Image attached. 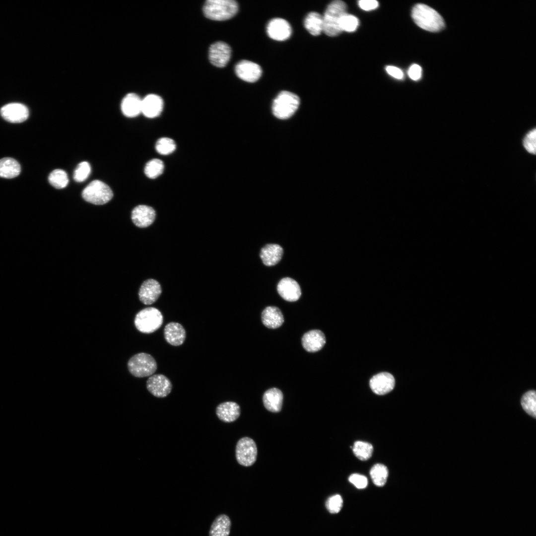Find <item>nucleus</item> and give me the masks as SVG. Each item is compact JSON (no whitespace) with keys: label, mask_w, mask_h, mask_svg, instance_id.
<instances>
[{"label":"nucleus","mask_w":536,"mask_h":536,"mask_svg":"<svg viewBox=\"0 0 536 536\" xmlns=\"http://www.w3.org/2000/svg\"><path fill=\"white\" fill-rule=\"evenodd\" d=\"M411 16L417 25L430 32L439 31L444 28L445 22L441 15L435 9L422 3L414 6Z\"/></svg>","instance_id":"1"},{"label":"nucleus","mask_w":536,"mask_h":536,"mask_svg":"<svg viewBox=\"0 0 536 536\" xmlns=\"http://www.w3.org/2000/svg\"><path fill=\"white\" fill-rule=\"evenodd\" d=\"M346 3L340 0L331 2L323 16V32L328 36L334 37L342 31L339 27L341 17L346 12Z\"/></svg>","instance_id":"2"},{"label":"nucleus","mask_w":536,"mask_h":536,"mask_svg":"<svg viewBox=\"0 0 536 536\" xmlns=\"http://www.w3.org/2000/svg\"><path fill=\"white\" fill-rule=\"evenodd\" d=\"M238 5L233 0H208L203 7L204 15L214 20L231 18L237 12Z\"/></svg>","instance_id":"3"},{"label":"nucleus","mask_w":536,"mask_h":536,"mask_svg":"<svg viewBox=\"0 0 536 536\" xmlns=\"http://www.w3.org/2000/svg\"><path fill=\"white\" fill-rule=\"evenodd\" d=\"M300 99L295 94L288 91L280 92L273 100L272 111L280 119L291 117L298 108Z\"/></svg>","instance_id":"4"},{"label":"nucleus","mask_w":536,"mask_h":536,"mask_svg":"<svg viewBox=\"0 0 536 536\" xmlns=\"http://www.w3.org/2000/svg\"><path fill=\"white\" fill-rule=\"evenodd\" d=\"M163 321V316L158 309L148 307L141 310L136 315L134 325L139 332L150 334L160 328Z\"/></svg>","instance_id":"5"},{"label":"nucleus","mask_w":536,"mask_h":536,"mask_svg":"<svg viewBox=\"0 0 536 536\" xmlns=\"http://www.w3.org/2000/svg\"><path fill=\"white\" fill-rule=\"evenodd\" d=\"M82 196L86 201L96 205L109 202L113 197L110 188L104 182L96 180L90 182L83 190Z\"/></svg>","instance_id":"6"},{"label":"nucleus","mask_w":536,"mask_h":536,"mask_svg":"<svg viewBox=\"0 0 536 536\" xmlns=\"http://www.w3.org/2000/svg\"><path fill=\"white\" fill-rule=\"evenodd\" d=\"M130 372L136 377L151 376L156 370L157 363L154 358L146 353H139L132 356L128 361Z\"/></svg>","instance_id":"7"},{"label":"nucleus","mask_w":536,"mask_h":536,"mask_svg":"<svg viewBox=\"0 0 536 536\" xmlns=\"http://www.w3.org/2000/svg\"><path fill=\"white\" fill-rule=\"evenodd\" d=\"M238 463L243 466L249 467L256 462L257 448L254 441L249 437H243L237 442L235 450Z\"/></svg>","instance_id":"8"},{"label":"nucleus","mask_w":536,"mask_h":536,"mask_svg":"<svg viewBox=\"0 0 536 536\" xmlns=\"http://www.w3.org/2000/svg\"><path fill=\"white\" fill-rule=\"evenodd\" d=\"M146 388L154 396L164 398L170 393L172 386L170 380L164 375L155 374L147 380Z\"/></svg>","instance_id":"9"},{"label":"nucleus","mask_w":536,"mask_h":536,"mask_svg":"<svg viewBox=\"0 0 536 536\" xmlns=\"http://www.w3.org/2000/svg\"><path fill=\"white\" fill-rule=\"evenodd\" d=\"M231 50L230 46L223 42L212 44L209 49V60L215 67H223L230 60Z\"/></svg>","instance_id":"10"},{"label":"nucleus","mask_w":536,"mask_h":536,"mask_svg":"<svg viewBox=\"0 0 536 536\" xmlns=\"http://www.w3.org/2000/svg\"><path fill=\"white\" fill-rule=\"evenodd\" d=\"M235 70L239 78L248 82H256L262 73V68L259 65L248 60H242L238 63Z\"/></svg>","instance_id":"11"},{"label":"nucleus","mask_w":536,"mask_h":536,"mask_svg":"<svg viewBox=\"0 0 536 536\" xmlns=\"http://www.w3.org/2000/svg\"><path fill=\"white\" fill-rule=\"evenodd\" d=\"M267 32L270 38L282 41L288 39L290 37L292 30L290 25L286 20L280 18H275L268 23L267 26Z\"/></svg>","instance_id":"12"},{"label":"nucleus","mask_w":536,"mask_h":536,"mask_svg":"<svg viewBox=\"0 0 536 536\" xmlns=\"http://www.w3.org/2000/svg\"><path fill=\"white\" fill-rule=\"evenodd\" d=\"M2 117L7 122L20 123L25 121L28 117L29 111L24 105L18 103L6 104L0 109Z\"/></svg>","instance_id":"13"},{"label":"nucleus","mask_w":536,"mask_h":536,"mask_svg":"<svg viewBox=\"0 0 536 536\" xmlns=\"http://www.w3.org/2000/svg\"><path fill=\"white\" fill-rule=\"evenodd\" d=\"M161 292L159 283L155 279H148L142 283L139 288V298L143 304L150 305L158 299Z\"/></svg>","instance_id":"14"},{"label":"nucleus","mask_w":536,"mask_h":536,"mask_svg":"<svg viewBox=\"0 0 536 536\" xmlns=\"http://www.w3.org/2000/svg\"><path fill=\"white\" fill-rule=\"evenodd\" d=\"M395 385L393 376L388 372H382L374 376L370 381L372 391L378 395H384L392 391Z\"/></svg>","instance_id":"15"},{"label":"nucleus","mask_w":536,"mask_h":536,"mask_svg":"<svg viewBox=\"0 0 536 536\" xmlns=\"http://www.w3.org/2000/svg\"><path fill=\"white\" fill-rule=\"evenodd\" d=\"M277 290L283 299L289 302L297 301L301 295V288L298 282L289 277L281 279L278 283Z\"/></svg>","instance_id":"16"},{"label":"nucleus","mask_w":536,"mask_h":536,"mask_svg":"<svg viewBox=\"0 0 536 536\" xmlns=\"http://www.w3.org/2000/svg\"><path fill=\"white\" fill-rule=\"evenodd\" d=\"M155 211L151 206L139 205L132 212V220L137 227L145 228L150 225L154 221Z\"/></svg>","instance_id":"17"},{"label":"nucleus","mask_w":536,"mask_h":536,"mask_svg":"<svg viewBox=\"0 0 536 536\" xmlns=\"http://www.w3.org/2000/svg\"><path fill=\"white\" fill-rule=\"evenodd\" d=\"M326 343L324 333L319 330H313L306 333L302 338L303 348L308 352H315L321 350Z\"/></svg>","instance_id":"18"},{"label":"nucleus","mask_w":536,"mask_h":536,"mask_svg":"<svg viewBox=\"0 0 536 536\" xmlns=\"http://www.w3.org/2000/svg\"><path fill=\"white\" fill-rule=\"evenodd\" d=\"M163 107V101L157 95L149 94L142 99L141 113L147 118H153L158 116Z\"/></svg>","instance_id":"19"},{"label":"nucleus","mask_w":536,"mask_h":536,"mask_svg":"<svg viewBox=\"0 0 536 536\" xmlns=\"http://www.w3.org/2000/svg\"><path fill=\"white\" fill-rule=\"evenodd\" d=\"M164 337L168 343L174 346L182 344L186 338V331L178 323L170 322L164 330Z\"/></svg>","instance_id":"20"},{"label":"nucleus","mask_w":536,"mask_h":536,"mask_svg":"<svg viewBox=\"0 0 536 536\" xmlns=\"http://www.w3.org/2000/svg\"><path fill=\"white\" fill-rule=\"evenodd\" d=\"M142 99L136 94L129 93L121 102V108L123 114L127 117L133 118L141 113Z\"/></svg>","instance_id":"21"},{"label":"nucleus","mask_w":536,"mask_h":536,"mask_svg":"<svg viewBox=\"0 0 536 536\" xmlns=\"http://www.w3.org/2000/svg\"><path fill=\"white\" fill-rule=\"evenodd\" d=\"M216 414L221 421L229 423L235 421L240 415V407L233 402L221 403L216 408Z\"/></svg>","instance_id":"22"},{"label":"nucleus","mask_w":536,"mask_h":536,"mask_svg":"<svg viewBox=\"0 0 536 536\" xmlns=\"http://www.w3.org/2000/svg\"><path fill=\"white\" fill-rule=\"evenodd\" d=\"M282 255L283 249L280 245L269 244L261 249L260 256L265 265L272 266L280 261Z\"/></svg>","instance_id":"23"},{"label":"nucleus","mask_w":536,"mask_h":536,"mask_svg":"<svg viewBox=\"0 0 536 536\" xmlns=\"http://www.w3.org/2000/svg\"><path fill=\"white\" fill-rule=\"evenodd\" d=\"M263 400L264 406L267 410L272 412H277L281 409L283 394L280 390L275 388H271L265 392Z\"/></svg>","instance_id":"24"},{"label":"nucleus","mask_w":536,"mask_h":536,"mask_svg":"<svg viewBox=\"0 0 536 536\" xmlns=\"http://www.w3.org/2000/svg\"><path fill=\"white\" fill-rule=\"evenodd\" d=\"M262 321L267 328L276 329L282 325L284 318L279 308L275 306H268L262 312Z\"/></svg>","instance_id":"25"},{"label":"nucleus","mask_w":536,"mask_h":536,"mask_svg":"<svg viewBox=\"0 0 536 536\" xmlns=\"http://www.w3.org/2000/svg\"><path fill=\"white\" fill-rule=\"evenodd\" d=\"M231 526L229 517L220 514L213 521L209 531V536H229Z\"/></svg>","instance_id":"26"},{"label":"nucleus","mask_w":536,"mask_h":536,"mask_svg":"<svg viewBox=\"0 0 536 536\" xmlns=\"http://www.w3.org/2000/svg\"><path fill=\"white\" fill-rule=\"evenodd\" d=\"M19 163L14 159L5 157L0 159V177L11 179L17 177L20 173Z\"/></svg>","instance_id":"27"},{"label":"nucleus","mask_w":536,"mask_h":536,"mask_svg":"<svg viewBox=\"0 0 536 536\" xmlns=\"http://www.w3.org/2000/svg\"><path fill=\"white\" fill-rule=\"evenodd\" d=\"M304 25L311 35L318 36L323 32V16L318 12H311L305 17Z\"/></svg>","instance_id":"28"},{"label":"nucleus","mask_w":536,"mask_h":536,"mask_svg":"<svg viewBox=\"0 0 536 536\" xmlns=\"http://www.w3.org/2000/svg\"><path fill=\"white\" fill-rule=\"evenodd\" d=\"M372 481L376 486H384L388 476V469L386 466L381 464L374 465L370 471Z\"/></svg>","instance_id":"29"},{"label":"nucleus","mask_w":536,"mask_h":536,"mask_svg":"<svg viewBox=\"0 0 536 536\" xmlns=\"http://www.w3.org/2000/svg\"><path fill=\"white\" fill-rule=\"evenodd\" d=\"M521 405L524 410L530 415L536 417V395L534 390L525 393L521 398Z\"/></svg>","instance_id":"30"},{"label":"nucleus","mask_w":536,"mask_h":536,"mask_svg":"<svg viewBox=\"0 0 536 536\" xmlns=\"http://www.w3.org/2000/svg\"><path fill=\"white\" fill-rule=\"evenodd\" d=\"M352 450L358 459L361 461H366L371 457L373 447L368 442L357 441L354 443Z\"/></svg>","instance_id":"31"},{"label":"nucleus","mask_w":536,"mask_h":536,"mask_svg":"<svg viewBox=\"0 0 536 536\" xmlns=\"http://www.w3.org/2000/svg\"><path fill=\"white\" fill-rule=\"evenodd\" d=\"M49 183L56 189H61L65 188L68 183V178L67 173L62 169L53 170L48 177Z\"/></svg>","instance_id":"32"},{"label":"nucleus","mask_w":536,"mask_h":536,"mask_svg":"<svg viewBox=\"0 0 536 536\" xmlns=\"http://www.w3.org/2000/svg\"><path fill=\"white\" fill-rule=\"evenodd\" d=\"M163 162L159 159H153L148 161L144 167V173L150 179H155L160 176L164 170Z\"/></svg>","instance_id":"33"},{"label":"nucleus","mask_w":536,"mask_h":536,"mask_svg":"<svg viewBox=\"0 0 536 536\" xmlns=\"http://www.w3.org/2000/svg\"><path fill=\"white\" fill-rule=\"evenodd\" d=\"M524 149L529 153L536 155V128L528 131L522 139Z\"/></svg>","instance_id":"34"},{"label":"nucleus","mask_w":536,"mask_h":536,"mask_svg":"<svg viewBox=\"0 0 536 536\" xmlns=\"http://www.w3.org/2000/svg\"><path fill=\"white\" fill-rule=\"evenodd\" d=\"M176 143L171 138L164 137L159 138L155 144L156 151L162 155H168L176 149Z\"/></svg>","instance_id":"35"},{"label":"nucleus","mask_w":536,"mask_h":536,"mask_svg":"<svg viewBox=\"0 0 536 536\" xmlns=\"http://www.w3.org/2000/svg\"><path fill=\"white\" fill-rule=\"evenodd\" d=\"M359 25L358 18L354 15L345 13L341 17L339 22V27L341 31H354Z\"/></svg>","instance_id":"36"},{"label":"nucleus","mask_w":536,"mask_h":536,"mask_svg":"<svg viewBox=\"0 0 536 536\" xmlns=\"http://www.w3.org/2000/svg\"><path fill=\"white\" fill-rule=\"evenodd\" d=\"M91 167L88 162L83 161L78 164L73 173V179L77 182L84 181L89 176Z\"/></svg>","instance_id":"37"},{"label":"nucleus","mask_w":536,"mask_h":536,"mask_svg":"<svg viewBox=\"0 0 536 536\" xmlns=\"http://www.w3.org/2000/svg\"><path fill=\"white\" fill-rule=\"evenodd\" d=\"M343 500L340 495L336 494L329 497L326 503V506L329 512L332 514L338 513L342 507Z\"/></svg>","instance_id":"38"},{"label":"nucleus","mask_w":536,"mask_h":536,"mask_svg":"<svg viewBox=\"0 0 536 536\" xmlns=\"http://www.w3.org/2000/svg\"><path fill=\"white\" fill-rule=\"evenodd\" d=\"M349 481L352 483L356 488L363 489L365 488L368 484L367 477L358 473H353L348 478Z\"/></svg>","instance_id":"39"},{"label":"nucleus","mask_w":536,"mask_h":536,"mask_svg":"<svg viewBox=\"0 0 536 536\" xmlns=\"http://www.w3.org/2000/svg\"><path fill=\"white\" fill-rule=\"evenodd\" d=\"M421 74L422 68L417 64L411 65L408 70L409 77L413 80H419L421 77Z\"/></svg>","instance_id":"40"},{"label":"nucleus","mask_w":536,"mask_h":536,"mask_svg":"<svg viewBox=\"0 0 536 536\" xmlns=\"http://www.w3.org/2000/svg\"><path fill=\"white\" fill-rule=\"evenodd\" d=\"M358 5L361 9L368 11L376 8L379 3L375 0H361L358 1Z\"/></svg>","instance_id":"41"},{"label":"nucleus","mask_w":536,"mask_h":536,"mask_svg":"<svg viewBox=\"0 0 536 536\" xmlns=\"http://www.w3.org/2000/svg\"><path fill=\"white\" fill-rule=\"evenodd\" d=\"M386 70L390 75L395 78L401 79L403 77L402 70L397 67L389 66L386 67Z\"/></svg>","instance_id":"42"}]
</instances>
